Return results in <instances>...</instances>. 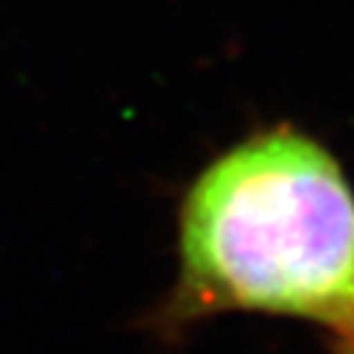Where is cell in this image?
<instances>
[{
  "instance_id": "6da1fadb",
  "label": "cell",
  "mask_w": 354,
  "mask_h": 354,
  "mask_svg": "<svg viewBox=\"0 0 354 354\" xmlns=\"http://www.w3.org/2000/svg\"><path fill=\"white\" fill-rule=\"evenodd\" d=\"M223 313L310 321L335 354H354V190L340 162L293 126L223 151L182 201L179 274L159 329Z\"/></svg>"
}]
</instances>
